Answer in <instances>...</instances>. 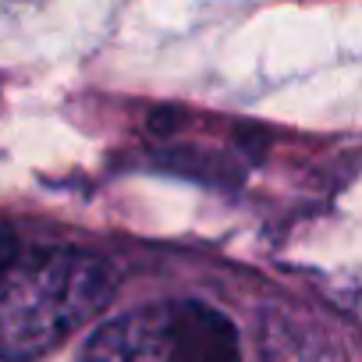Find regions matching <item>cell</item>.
<instances>
[{"instance_id": "6da1fadb", "label": "cell", "mask_w": 362, "mask_h": 362, "mask_svg": "<svg viewBox=\"0 0 362 362\" xmlns=\"http://www.w3.org/2000/svg\"><path fill=\"white\" fill-rule=\"evenodd\" d=\"M103 259L54 249L0 267V362H29L75 334L110 298Z\"/></svg>"}, {"instance_id": "3957f363", "label": "cell", "mask_w": 362, "mask_h": 362, "mask_svg": "<svg viewBox=\"0 0 362 362\" xmlns=\"http://www.w3.org/2000/svg\"><path fill=\"white\" fill-rule=\"evenodd\" d=\"M11 256H15V238H11L4 228H0V267H4Z\"/></svg>"}, {"instance_id": "277c9868", "label": "cell", "mask_w": 362, "mask_h": 362, "mask_svg": "<svg viewBox=\"0 0 362 362\" xmlns=\"http://www.w3.org/2000/svg\"><path fill=\"white\" fill-rule=\"evenodd\" d=\"M78 362H96V358H89V355H86V351H82V358H78Z\"/></svg>"}, {"instance_id": "7a4b0ae2", "label": "cell", "mask_w": 362, "mask_h": 362, "mask_svg": "<svg viewBox=\"0 0 362 362\" xmlns=\"http://www.w3.org/2000/svg\"><path fill=\"white\" fill-rule=\"evenodd\" d=\"M96 362H238L235 327L203 302H156L93 334Z\"/></svg>"}]
</instances>
